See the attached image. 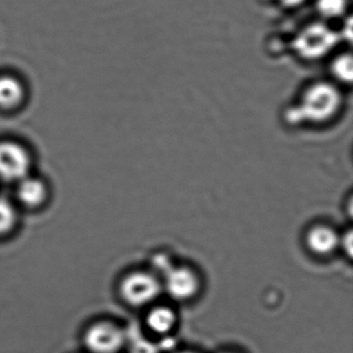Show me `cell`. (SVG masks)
I'll list each match as a JSON object with an SVG mask.
<instances>
[{"label":"cell","mask_w":353,"mask_h":353,"mask_svg":"<svg viewBox=\"0 0 353 353\" xmlns=\"http://www.w3.org/2000/svg\"><path fill=\"white\" fill-rule=\"evenodd\" d=\"M24 97L26 90L20 80L13 76H0V108H16L21 104Z\"/></svg>","instance_id":"9"},{"label":"cell","mask_w":353,"mask_h":353,"mask_svg":"<svg viewBox=\"0 0 353 353\" xmlns=\"http://www.w3.org/2000/svg\"><path fill=\"white\" fill-rule=\"evenodd\" d=\"M341 103L338 88L328 82H315L305 86L301 92L299 103L294 104L291 112L296 114V121L301 119L307 123H325L334 117Z\"/></svg>","instance_id":"1"},{"label":"cell","mask_w":353,"mask_h":353,"mask_svg":"<svg viewBox=\"0 0 353 353\" xmlns=\"http://www.w3.org/2000/svg\"><path fill=\"white\" fill-rule=\"evenodd\" d=\"M351 55L350 53H342L334 57V61L330 63V73H332L334 79H336L339 83H350L351 75Z\"/></svg>","instance_id":"11"},{"label":"cell","mask_w":353,"mask_h":353,"mask_svg":"<svg viewBox=\"0 0 353 353\" xmlns=\"http://www.w3.org/2000/svg\"><path fill=\"white\" fill-rule=\"evenodd\" d=\"M165 286L173 299L187 301L197 293L199 282L192 270L185 268H173L167 272Z\"/></svg>","instance_id":"6"},{"label":"cell","mask_w":353,"mask_h":353,"mask_svg":"<svg viewBox=\"0 0 353 353\" xmlns=\"http://www.w3.org/2000/svg\"><path fill=\"white\" fill-rule=\"evenodd\" d=\"M181 353H193V352H181Z\"/></svg>","instance_id":"17"},{"label":"cell","mask_w":353,"mask_h":353,"mask_svg":"<svg viewBox=\"0 0 353 353\" xmlns=\"http://www.w3.org/2000/svg\"><path fill=\"white\" fill-rule=\"evenodd\" d=\"M161 293V284L146 272H133L123 279L121 294L129 305L143 307L154 301Z\"/></svg>","instance_id":"3"},{"label":"cell","mask_w":353,"mask_h":353,"mask_svg":"<svg viewBox=\"0 0 353 353\" xmlns=\"http://www.w3.org/2000/svg\"><path fill=\"white\" fill-rule=\"evenodd\" d=\"M84 340L92 353H117L125 344V334L115 324L99 322L88 328Z\"/></svg>","instance_id":"4"},{"label":"cell","mask_w":353,"mask_h":353,"mask_svg":"<svg viewBox=\"0 0 353 353\" xmlns=\"http://www.w3.org/2000/svg\"><path fill=\"white\" fill-rule=\"evenodd\" d=\"M146 323L148 327L157 334H168L176 323V316L169 307H154L148 313Z\"/></svg>","instance_id":"10"},{"label":"cell","mask_w":353,"mask_h":353,"mask_svg":"<svg viewBox=\"0 0 353 353\" xmlns=\"http://www.w3.org/2000/svg\"><path fill=\"white\" fill-rule=\"evenodd\" d=\"M310 251L316 255H330L340 245L341 239L336 231L327 226H315L310 229L305 237Z\"/></svg>","instance_id":"7"},{"label":"cell","mask_w":353,"mask_h":353,"mask_svg":"<svg viewBox=\"0 0 353 353\" xmlns=\"http://www.w3.org/2000/svg\"><path fill=\"white\" fill-rule=\"evenodd\" d=\"M305 0H278V3L285 8H294L301 5Z\"/></svg>","instance_id":"15"},{"label":"cell","mask_w":353,"mask_h":353,"mask_svg":"<svg viewBox=\"0 0 353 353\" xmlns=\"http://www.w3.org/2000/svg\"><path fill=\"white\" fill-rule=\"evenodd\" d=\"M345 245H346L347 254L349 256L352 255V233L349 232L345 237Z\"/></svg>","instance_id":"16"},{"label":"cell","mask_w":353,"mask_h":353,"mask_svg":"<svg viewBox=\"0 0 353 353\" xmlns=\"http://www.w3.org/2000/svg\"><path fill=\"white\" fill-rule=\"evenodd\" d=\"M332 32L322 26L314 24L307 26L301 32L294 43L299 55L312 59L321 55L326 49H328L330 41L332 40Z\"/></svg>","instance_id":"5"},{"label":"cell","mask_w":353,"mask_h":353,"mask_svg":"<svg viewBox=\"0 0 353 353\" xmlns=\"http://www.w3.org/2000/svg\"><path fill=\"white\" fill-rule=\"evenodd\" d=\"M17 197L26 208H38L46 201V185L42 179L28 175L18 181Z\"/></svg>","instance_id":"8"},{"label":"cell","mask_w":353,"mask_h":353,"mask_svg":"<svg viewBox=\"0 0 353 353\" xmlns=\"http://www.w3.org/2000/svg\"><path fill=\"white\" fill-rule=\"evenodd\" d=\"M32 157L22 144L12 140L0 141V179L19 181L30 175Z\"/></svg>","instance_id":"2"},{"label":"cell","mask_w":353,"mask_h":353,"mask_svg":"<svg viewBox=\"0 0 353 353\" xmlns=\"http://www.w3.org/2000/svg\"><path fill=\"white\" fill-rule=\"evenodd\" d=\"M131 353H158L156 346L148 341L137 340L132 345Z\"/></svg>","instance_id":"14"},{"label":"cell","mask_w":353,"mask_h":353,"mask_svg":"<svg viewBox=\"0 0 353 353\" xmlns=\"http://www.w3.org/2000/svg\"><path fill=\"white\" fill-rule=\"evenodd\" d=\"M17 223L15 206L5 198H0V236L13 230Z\"/></svg>","instance_id":"12"},{"label":"cell","mask_w":353,"mask_h":353,"mask_svg":"<svg viewBox=\"0 0 353 353\" xmlns=\"http://www.w3.org/2000/svg\"><path fill=\"white\" fill-rule=\"evenodd\" d=\"M317 8L325 17H336L345 11L346 0H317Z\"/></svg>","instance_id":"13"}]
</instances>
